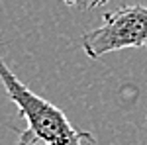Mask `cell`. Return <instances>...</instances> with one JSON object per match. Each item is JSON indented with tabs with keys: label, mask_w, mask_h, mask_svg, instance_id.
I'll use <instances>...</instances> for the list:
<instances>
[{
	"label": "cell",
	"mask_w": 147,
	"mask_h": 145,
	"mask_svg": "<svg viewBox=\"0 0 147 145\" xmlns=\"http://www.w3.org/2000/svg\"><path fill=\"white\" fill-rule=\"evenodd\" d=\"M0 82L26 122L16 145H96L90 132L77 129L59 106L26 86L0 55Z\"/></svg>",
	"instance_id": "1"
},
{
	"label": "cell",
	"mask_w": 147,
	"mask_h": 145,
	"mask_svg": "<svg viewBox=\"0 0 147 145\" xmlns=\"http://www.w3.org/2000/svg\"><path fill=\"white\" fill-rule=\"evenodd\" d=\"M82 51L90 59L122 49H147V6H122L102 16V24L84 32L80 37Z\"/></svg>",
	"instance_id": "2"
}]
</instances>
